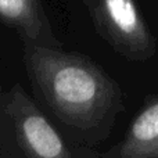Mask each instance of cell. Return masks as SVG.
<instances>
[{"mask_svg":"<svg viewBox=\"0 0 158 158\" xmlns=\"http://www.w3.org/2000/svg\"><path fill=\"white\" fill-rule=\"evenodd\" d=\"M24 44V65L36 98L61 125L86 140H104L123 111L121 86L92 58L60 47Z\"/></svg>","mask_w":158,"mask_h":158,"instance_id":"obj_1","label":"cell"},{"mask_svg":"<svg viewBox=\"0 0 158 158\" xmlns=\"http://www.w3.org/2000/svg\"><path fill=\"white\" fill-rule=\"evenodd\" d=\"M97 150L67 143L19 83L0 101V158H96Z\"/></svg>","mask_w":158,"mask_h":158,"instance_id":"obj_2","label":"cell"},{"mask_svg":"<svg viewBox=\"0 0 158 158\" xmlns=\"http://www.w3.org/2000/svg\"><path fill=\"white\" fill-rule=\"evenodd\" d=\"M96 29L123 58L144 63L156 56L157 42L135 0H92Z\"/></svg>","mask_w":158,"mask_h":158,"instance_id":"obj_3","label":"cell"},{"mask_svg":"<svg viewBox=\"0 0 158 158\" xmlns=\"http://www.w3.org/2000/svg\"><path fill=\"white\" fill-rule=\"evenodd\" d=\"M96 158H158V94L146 98L122 140Z\"/></svg>","mask_w":158,"mask_h":158,"instance_id":"obj_4","label":"cell"},{"mask_svg":"<svg viewBox=\"0 0 158 158\" xmlns=\"http://www.w3.org/2000/svg\"><path fill=\"white\" fill-rule=\"evenodd\" d=\"M0 19L14 27L22 42L60 47L38 0H0Z\"/></svg>","mask_w":158,"mask_h":158,"instance_id":"obj_5","label":"cell"},{"mask_svg":"<svg viewBox=\"0 0 158 158\" xmlns=\"http://www.w3.org/2000/svg\"><path fill=\"white\" fill-rule=\"evenodd\" d=\"M2 94H3L2 93V86H0V101H2Z\"/></svg>","mask_w":158,"mask_h":158,"instance_id":"obj_6","label":"cell"}]
</instances>
